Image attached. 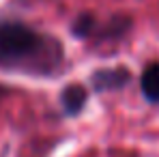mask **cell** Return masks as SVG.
<instances>
[{
    "mask_svg": "<svg viewBox=\"0 0 159 157\" xmlns=\"http://www.w3.org/2000/svg\"><path fill=\"white\" fill-rule=\"evenodd\" d=\"M60 101H62V108H65L67 114L75 116V114L82 112V108L86 105V88L80 86V84H71V86H67V88L62 90Z\"/></svg>",
    "mask_w": 159,
    "mask_h": 157,
    "instance_id": "obj_4",
    "label": "cell"
},
{
    "mask_svg": "<svg viewBox=\"0 0 159 157\" xmlns=\"http://www.w3.org/2000/svg\"><path fill=\"white\" fill-rule=\"evenodd\" d=\"M93 26H95L93 15L84 13V15H80L78 20L73 22V32H75V37H88L93 32Z\"/></svg>",
    "mask_w": 159,
    "mask_h": 157,
    "instance_id": "obj_5",
    "label": "cell"
},
{
    "mask_svg": "<svg viewBox=\"0 0 159 157\" xmlns=\"http://www.w3.org/2000/svg\"><path fill=\"white\" fill-rule=\"evenodd\" d=\"M58 41L20 22L0 20V67L28 73H50L60 62Z\"/></svg>",
    "mask_w": 159,
    "mask_h": 157,
    "instance_id": "obj_1",
    "label": "cell"
},
{
    "mask_svg": "<svg viewBox=\"0 0 159 157\" xmlns=\"http://www.w3.org/2000/svg\"><path fill=\"white\" fill-rule=\"evenodd\" d=\"M2 95H4V90H2V88H0V97H2Z\"/></svg>",
    "mask_w": 159,
    "mask_h": 157,
    "instance_id": "obj_6",
    "label": "cell"
},
{
    "mask_svg": "<svg viewBox=\"0 0 159 157\" xmlns=\"http://www.w3.org/2000/svg\"><path fill=\"white\" fill-rule=\"evenodd\" d=\"M129 71L123 69V67H116V69H103V71H97L93 76V86L97 90H116V88H123L127 86L129 82Z\"/></svg>",
    "mask_w": 159,
    "mask_h": 157,
    "instance_id": "obj_2",
    "label": "cell"
},
{
    "mask_svg": "<svg viewBox=\"0 0 159 157\" xmlns=\"http://www.w3.org/2000/svg\"><path fill=\"white\" fill-rule=\"evenodd\" d=\"M140 86H142V95L146 101L159 104V62L146 65L140 78Z\"/></svg>",
    "mask_w": 159,
    "mask_h": 157,
    "instance_id": "obj_3",
    "label": "cell"
}]
</instances>
